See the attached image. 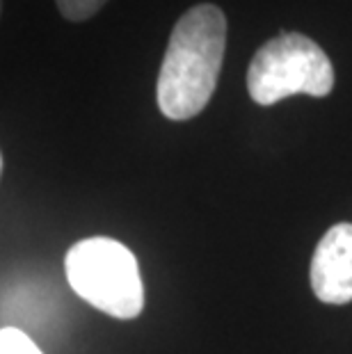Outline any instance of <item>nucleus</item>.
<instances>
[{
  "label": "nucleus",
  "instance_id": "nucleus-1",
  "mask_svg": "<svg viewBox=\"0 0 352 354\" xmlns=\"http://www.w3.org/2000/svg\"><path fill=\"white\" fill-rule=\"evenodd\" d=\"M227 48V19L217 5H194L172 30L156 99L167 119L185 122L206 108L220 78Z\"/></svg>",
  "mask_w": 352,
  "mask_h": 354
},
{
  "label": "nucleus",
  "instance_id": "nucleus-3",
  "mask_svg": "<svg viewBox=\"0 0 352 354\" xmlns=\"http://www.w3.org/2000/svg\"><path fill=\"white\" fill-rule=\"evenodd\" d=\"M334 89V66L316 41L299 32H281L263 44L247 69V92L259 105L295 94L327 96Z\"/></svg>",
  "mask_w": 352,
  "mask_h": 354
},
{
  "label": "nucleus",
  "instance_id": "nucleus-6",
  "mask_svg": "<svg viewBox=\"0 0 352 354\" xmlns=\"http://www.w3.org/2000/svg\"><path fill=\"white\" fill-rule=\"evenodd\" d=\"M57 10L64 19L69 21H85L94 17L108 0H55Z\"/></svg>",
  "mask_w": 352,
  "mask_h": 354
},
{
  "label": "nucleus",
  "instance_id": "nucleus-5",
  "mask_svg": "<svg viewBox=\"0 0 352 354\" xmlns=\"http://www.w3.org/2000/svg\"><path fill=\"white\" fill-rule=\"evenodd\" d=\"M0 354H44L30 336L17 327L0 329Z\"/></svg>",
  "mask_w": 352,
  "mask_h": 354
},
{
  "label": "nucleus",
  "instance_id": "nucleus-7",
  "mask_svg": "<svg viewBox=\"0 0 352 354\" xmlns=\"http://www.w3.org/2000/svg\"><path fill=\"white\" fill-rule=\"evenodd\" d=\"M0 174H3V156H0Z\"/></svg>",
  "mask_w": 352,
  "mask_h": 354
},
{
  "label": "nucleus",
  "instance_id": "nucleus-2",
  "mask_svg": "<svg viewBox=\"0 0 352 354\" xmlns=\"http://www.w3.org/2000/svg\"><path fill=\"white\" fill-rule=\"evenodd\" d=\"M66 279L78 297L119 320L138 318L145 286L133 252L112 238L80 240L66 252Z\"/></svg>",
  "mask_w": 352,
  "mask_h": 354
},
{
  "label": "nucleus",
  "instance_id": "nucleus-4",
  "mask_svg": "<svg viewBox=\"0 0 352 354\" xmlns=\"http://www.w3.org/2000/svg\"><path fill=\"white\" fill-rule=\"evenodd\" d=\"M311 288L325 304L352 302V224H334L311 259Z\"/></svg>",
  "mask_w": 352,
  "mask_h": 354
}]
</instances>
